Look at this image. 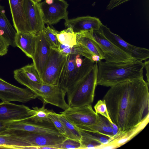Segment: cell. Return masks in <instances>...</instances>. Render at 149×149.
I'll use <instances>...</instances> for the list:
<instances>
[{
  "label": "cell",
  "mask_w": 149,
  "mask_h": 149,
  "mask_svg": "<svg viewBox=\"0 0 149 149\" xmlns=\"http://www.w3.org/2000/svg\"><path fill=\"white\" fill-rule=\"evenodd\" d=\"M37 98V95L28 88L18 87L0 78V99L3 102L26 103Z\"/></svg>",
  "instance_id": "8fae6325"
},
{
  "label": "cell",
  "mask_w": 149,
  "mask_h": 149,
  "mask_svg": "<svg viewBox=\"0 0 149 149\" xmlns=\"http://www.w3.org/2000/svg\"><path fill=\"white\" fill-rule=\"evenodd\" d=\"M8 0L16 32L31 33L23 7V0Z\"/></svg>",
  "instance_id": "e0dca14e"
},
{
  "label": "cell",
  "mask_w": 149,
  "mask_h": 149,
  "mask_svg": "<svg viewBox=\"0 0 149 149\" xmlns=\"http://www.w3.org/2000/svg\"><path fill=\"white\" fill-rule=\"evenodd\" d=\"M144 62L145 63V65L144 68H145L146 70V75L147 78V82L148 85H149V61L148 60L145 61Z\"/></svg>",
  "instance_id": "74e56055"
},
{
  "label": "cell",
  "mask_w": 149,
  "mask_h": 149,
  "mask_svg": "<svg viewBox=\"0 0 149 149\" xmlns=\"http://www.w3.org/2000/svg\"><path fill=\"white\" fill-rule=\"evenodd\" d=\"M92 35L94 40L102 51L105 61L118 63L138 61L109 40L100 29L93 31Z\"/></svg>",
  "instance_id": "ba28073f"
},
{
  "label": "cell",
  "mask_w": 149,
  "mask_h": 149,
  "mask_svg": "<svg viewBox=\"0 0 149 149\" xmlns=\"http://www.w3.org/2000/svg\"><path fill=\"white\" fill-rule=\"evenodd\" d=\"M95 112L107 118L111 123H113L109 116L104 100H99L94 106Z\"/></svg>",
  "instance_id": "836d02e7"
},
{
  "label": "cell",
  "mask_w": 149,
  "mask_h": 149,
  "mask_svg": "<svg viewBox=\"0 0 149 149\" xmlns=\"http://www.w3.org/2000/svg\"><path fill=\"white\" fill-rule=\"evenodd\" d=\"M130 0H126V2H127V1H129Z\"/></svg>",
  "instance_id": "60d3db41"
},
{
  "label": "cell",
  "mask_w": 149,
  "mask_h": 149,
  "mask_svg": "<svg viewBox=\"0 0 149 149\" xmlns=\"http://www.w3.org/2000/svg\"><path fill=\"white\" fill-rule=\"evenodd\" d=\"M58 50L66 56L69 54L78 55L88 58L91 61L93 56L84 46L77 43L72 47L60 43Z\"/></svg>",
  "instance_id": "d4e9b609"
},
{
  "label": "cell",
  "mask_w": 149,
  "mask_h": 149,
  "mask_svg": "<svg viewBox=\"0 0 149 149\" xmlns=\"http://www.w3.org/2000/svg\"><path fill=\"white\" fill-rule=\"evenodd\" d=\"M58 116L65 131L63 136L67 138L80 141L81 135L79 130L69 122L64 115L60 113L58 114Z\"/></svg>",
  "instance_id": "484cf974"
},
{
  "label": "cell",
  "mask_w": 149,
  "mask_h": 149,
  "mask_svg": "<svg viewBox=\"0 0 149 149\" xmlns=\"http://www.w3.org/2000/svg\"><path fill=\"white\" fill-rule=\"evenodd\" d=\"M125 2H126V0H110L106 9L111 10Z\"/></svg>",
  "instance_id": "d590c367"
},
{
  "label": "cell",
  "mask_w": 149,
  "mask_h": 149,
  "mask_svg": "<svg viewBox=\"0 0 149 149\" xmlns=\"http://www.w3.org/2000/svg\"><path fill=\"white\" fill-rule=\"evenodd\" d=\"M45 106L43 104L40 108L37 107H32L35 111V114L27 119L36 123H52L48 116L51 110L45 108Z\"/></svg>",
  "instance_id": "83f0119b"
},
{
  "label": "cell",
  "mask_w": 149,
  "mask_h": 149,
  "mask_svg": "<svg viewBox=\"0 0 149 149\" xmlns=\"http://www.w3.org/2000/svg\"><path fill=\"white\" fill-rule=\"evenodd\" d=\"M93 31H81L76 32L77 43L84 46L93 55L99 56L101 60L104 59L102 51L93 38Z\"/></svg>",
  "instance_id": "7402d4cb"
},
{
  "label": "cell",
  "mask_w": 149,
  "mask_h": 149,
  "mask_svg": "<svg viewBox=\"0 0 149 149\" xmlns=\"http://www.w3.org/2000/svg\"><path fill=\"white\" fill-rule=\"evenodd\" d=\"M79 130L81 135L80 142L81 149L100 148L103 145L101 143L91 137L88 132Z\"/></svg>",
  "instance_id": "f1b7e54d"
},
{
  "label": "cell",
  "mask_w": 149,
  "mask_h": 149,
  "mask_svg": "<svg viewBox=\"0 0 149 149\" xmlns=\"http://www.w3.org/2000/svg\"><path fill=\"white\" fill-rule=\"evenodd\" d=\"M104 36L110 41L123 52L136 60L142 62L149 57V50L127 42L119 36L112 32L110 29L102 23L100 28Z\"/></svg>",
  "instance_id": "9c48e42d"
},
{
  "label": "cell",
  "mask_w": 149,
  "mask_h": 149,
  "mask_svg": "<svg viewBox=\"0 0 149 149\" xmlns=\"http://www.w3.org/2000/svg\"><path fill=\"white\" fill-rule=\"evenodd\" d=\"M149 117L137 125L114 137L108 144L101 148H116L120 147L131 140L141 132L149 122Z\"/></svg>",
  "instance_id": "d6986e66"
},
{
  "label": "cell",
  "mask_w": 149,
  "mask_h": 149,
  "mask_svg": "<svg viewBox=\"0 0 149 149\" xmlns=\"http://www.w3.org/2000/svg\"><path fill=\"white\" fill-rule=\"evenodd\" d=\"M16 33L5 14L4 7L0 5V34L6 40L10 45L16 47L14 42Z\"/></svg>",
  "instance_id": "603a6c76"
},
{
  "label": "cell",
  "mask_w": 149,
  "mask_h": 149,
  "mask_svg": "<svg viewBox=\"0 0 149 149\" xmlns=\"http://www.w3.org/2000/svg\"><path fill=\"white\" fill-rule=\"evenodd\" d=\"M67 57L58 49L52 48L41 78L43 84H58Z\"/></svg>",
  "instance_id": "52a82bcc"
},
{
  "label": "cell",
  "mask_w": 149,
  "mask_h": 149,
  "mask_svg": "<svg viewBox=\"0 0 149 149\" xmlns=\"http://www.w3.org/2000/svg\"><path fill=\"white\" fill-rule=\"evenodd\" d=\"M48 116L58 132L63 135L65 133V131L63 125L59 119L58 114L51 110L48 114Z\"/></svg>",
  "instance_id": "d6a6232c"
},
{
  "label": "cell",
  "mask_w": 149,
  "mask_h": 149,
  "mask_svg": "<svg viewBox=\"0 0 149 149\" xmlns=\"http://www.w3.org/2000/svg\"><path fill=\"white\" fill-rule=\"evenodd\" d=\"M39 3L45 24L54 25L61 19L66 21L69 19L67 10L69 5L65 0H54L53 3L50 4L44 1Z\"/></svg>",
  "instance_id": "7c38bea8"
},
{
  "label": "cell",
  "mask_w": 149,
  "mask_h": 149,
  "mask_svg": "<svg viewBox=\"0 0 149 149\" xmlns=\"http://www.w3.org/2000/svg\"><path fill=\"white\" fill-rule=\"evenodd\" d=\"M57 37L59 42L65 45L72 47L77 44V34L71 27L58 31Z\"/></svg>",
  "instance_id": "4316f807"
},
{
  "label": "cell",
  "mask_w": 149,
  "mask_h": 149,
  "mask_svg": "<svg viewBox=\"0 0 149 149\" xmlns=\"http://www.w3.org/2000/svg\"><path fill=\"white\" fill-rule=\"evenodd\" d=\"M79 130L88 132L96 124L99 114L93 109L91 104L70 107L60 112Z\"/></svg>",
  "instance_id": "8992f818"
},
{
  "label": "cell",
  "mask_w": 149,
  "mask_h": 149,
  "mask_svg": "<svg viewBox=\"0 0 149 149\" xmlns=\"http://www.w3.org/2000/svg\"><path fill=\"white\" fill-rule=\"evenodd\" d=\"M52 146L56 149H81L80 141L68 138L62 143Z\"/></svg>",
  "instance_id": "1f68e13d"
},
{
  "label": "cell",
  "mask_w": 149,
  "mask_h": 149,
  "mask_svg": "<svg viewBox=\"0 0 149 149\" xmlns=\"http://www.w3.org/2000/svg\"><path fill=\"white\" fill-rule=\"evenodd\" d=\"M149 85L143 77L111 87L104 95L110 118L118 127L116 136L149 117Z\"/></svg>",
  "instance_id": "6da1fadb"
},
{
  "label": "cell",
  "mask_w": 149,
  "mask_h": 149,
  "mask_svg": "<svg viewBox=\"0 0 149 149\" xmlns=\"http://www.w3.org/2000/svg\"><path fill=\"white\" fill-rule=\"evenodd\" d=\"M23 6L31 32L37 35L45 28L39 3L23 0Z\"/></svg>",
  "instance_id": "5bb4252c"
},
{
  "label": "cell",
  "mask_w": 149,
  "mask_h": 149,
  "mask_svg": "<svg viewBox=\"0 0 149 149\" xmlns=\"http://www.w3.org/2000/svg\"><path fill=\"white\" fill-rule=\"evenodd\" d=\"M112 124L107 118L99 115L97 122L89 128L88 132L96 133L106 135L111 138L112 139L114 136Z\"/></svg>",
  "instance_id": "cb8c5ba5"
},
{
  "label": "cell",
  "mask_w": 149,
  "mask_h": 149,
  "mask_svg": "<svg viewBox=\"0 0 149 149\" xmlns=\"http://www.w3.org/2000/svg\"><path fill=\"white\" fill-rule=\"evenodd\" d=\"M52 48L44 34L43 30L37 34L34 53L32 58L33 63L41 78Z\"/></svg>",
  "instance_id": "9a60e30c"
},
{
  "label": "cell",
  "mask_w": 149,
  "mask_h": 149,
  "mask_svg": "<svg viewBox=\"0 0 149 149\" xmlns=\"http://www.w3.org/2000/svg\"><path fill=\"white\" fill-rule=\"evenodd\" d=\"M9 45L5 38L0 34V56H3L7 53Z\"/></svg>",
  "instance_id": "e575fe53"
},
{
  "label": "cell",
  "mask_w": 149,
  "mask_h": 149,
  "mask_svg": "<svg viewBox=\"0 0 149 149\" xmlns=\"http://www.w3.org/2000/svg\"><path fill=\"white\" fill-rule=\"evenodd\" d=\"M97 85L111 87L119 83L143 77L144 62L138 61L124 62H97Z\"/></svg>",
  "instance_id": "7a4b0ae2"
},
{
  "label": "cell",
  "mask_w": 149,
  "mask_h": 149,
  "mask_svg": "<svg viewBox=\"0 0 149 149\" xmlns=\"http://www.w3.org/2000/svg\"><path fill=\"white\" fill-rule=\"evenodd\" d=\"M0 148L37 149L22 139L6 132L0 133Z\"/></svg>",
  "instance_id": "44dd1931"
},
{
  "label": "cell",
  "mask_w": 149,
  "mask_h": 149,
  "mask_svg": "<svg viewBox=\"0 0 149 149\" xmlns=\"http://www.w3.org/2000/svg\"><path fill=\"white\" fill-rule=\"evenodd\" d=\"M13 74L15 80L35 93L37 95V98L40 100L43 104H49L64 110L69 107L65 100L66 92L58 85L33 82L27 77L21 68L14 70Z\"/></svg>",
  "instance_id": "3957f363"
},
{
  "label": "cell",
  "mask_w": 149,
  "mask_h": 149,
  "mask_svg": "<svg viewBox=\"0 0 149 149\" xmlns=\"http://www.w3.org/2000/svg\"><path fill=\"white\" fill-rule=\"evenodd\" d=\"M6 132L22 139L31 146H53L62 143L67 138L63 135L42 134L21 130H8Z\"/></svg>",
  "instance_id": "30bf717a"
},
{
  "label": "cell",
  "mask_w": 149,
  "mask_h": 149,
  "mask_svg": "<svg viewBox=\"0 0 149 149\" xmlns=\"http://www.w3.org/2000/svg\"><path fill=\"white\" fill-rule=\"evenodd\" d=\"M37 38V35L33 33L16 32L15 44L27 56L32 58L35 51Z\"/></svg>",
  "instance_id": "ffe728a7"
},
{
  "label": "cell",
  "mask_w": 149,
  "mask_h": 149,
  "mask_svg": "<svg viewBox=\"0 0 149 149\" xmlns=\"http://www.w3.org/2000/svg\"><path fill=\"white\" fill-rule=\"evenodd\" d=\"M95 62L81 56H67L59 80L58 85L67 91L85 77L92 69Z\"/></svg>",
  "instance_id": "5b68a950"
},
{
  "label": "cell",
  "mask_w": 149,
  "mask_h": 149,
  "mask_svg": "<svg viewBox=\"0 0 149 149\" xmlns=\"http://www.w3.org/2000/svg\"><path fill=\"white\" fill-rule=\"evenodd\" d=\"M10 122L0 120V133L5 132L8 130Z\"/></svg>",
  "instance_id": "8d00e7d4"
},
{
  "label": "cell",
  "mask_w": 149,
  "mask_h": 149,
  "mask_svg": "<svg viewBox=\"0 0 149 149\" xmlns=\"http://www.w3.org/2000/svg\"><path fill=\"white\" fill-rule=\"evenodd\" d=\"M21 68L29 79L36 83H42L41 79L33 63L28 64Z\"/></svg>",
  "instance_id": "4dcf8cb0"
},
{
  "label": "cell",
  "mask_w": 149,
  "mask_h": 149,
  "mask_svg": "<svg viewBox=\"0 0 149 149\" xmlns=\"http://www.w3.org/2000/svg\"><path fill=\"white\" fill-rule=\"evenodd\" d=\"M8 130L62 135L58 132L52 123H36L28 119L10 122Z\"/></svg>",
  "instance_id": "2e32d148"
},
{
  "label": "cell",
  "mask_w": 149,
  "mask_h": 149,
  "mask_svg": "<svg viewBox=\"0 0 149 149\" xmlns=\"http://www.w3.org/2000/svg\"><path fill=\"white\" fill-rule=\"evenodd\" d=\"M97 62H95L89 73L68 90L66 93L69 107L92 104L97 85Z\"/></svg>",
  "instance_id": "277c9868"
},
{
  "label": "cell",
  "mask_w": 149,
  "mask_h": 149,
  "mask_svg": "<svg viewBox=\"0 0 149 149\" xmlns=\"http://www.w3.org/2000/svg\"><path fill=\"white\" fill-rule=\"evenodd\" d=\"M44 1L47 4H52L53 3L54 0H45Z\"/></svg>",
  "instance_id": "f35d334b"
},
{
  "label": "cell",
  "mask_w": 149,
  "mask_h": 149,
  "mask_svg": "<svg viewBox=\"0 0 149 149\" xmlns=\"http://www.w3.org/2000/svg\"><path fill=\"white\" fill-rule=\"evenodd\" d=\"M43 30L45 36L51 48L58 50L60 44L57 37L58 31L49 25Z\"/></svg>",
  "instance_id": "f546056e"
},
{
  "label": "cell",
  "mask_w": 149,
  "mask_h": 149,
  "mask_svg": "<svg viewBox=\"0 0 149 149\" xmlns=\"http://www.w3.org/2000/svg\"><path fill=\"white\" fill-rule=\"evenodd\" d=\"M102 24L98 18L90 16L78 17L65 21V25L72 28L74 32L91 31L100 29Z\"/></svg>",
  "instance_id": "ac0fdd59"
},
{
  "label": "cell",
  "mask_w": 149,
  "mask_h": 149,
  "mask_svg": "<svg viewBox=\"0 0 149 149\" xmlns=\"http://www.w3.org/2000/svg\"><path fill=\"white\" fill-rule=\"evenodd\" d=\"M33 0L37 2H38V3L42 1V0Z\"/></svg>",
  "instance_id": "ab89813d"
},
{
  "label": "cell",
  "mask_w": 149,
  "mask_h": 149,
  "mask_svg": "<svg viewBox=\"0 0 149 149\" xmlns=\"http://www.w3.org/2000/svg\"><path fill=\"white\" fill-rule=\"evenodd\" d=\"M33 109L24 105H18L10 102L0 103V120L11 122L26 120L35 114Z\"/></svg>",
  "instance_id": "4fadbf2b"
}]
</instances>
